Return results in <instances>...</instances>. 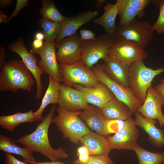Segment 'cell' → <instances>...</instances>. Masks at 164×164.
<instances>
[{
	"mask_svg": "<svg viewBox=\"0 0 164 164\" xmlns=\"http://www.w3.org/2000/svg\"><path fill=\"white\" fill-rule=\"evenodd\" d=\"M57 111L58 115L53 118V123L58 128L64 139L77 144L83 137L91 131L80 118L81 111H71L59 106Z\"/></svg>",
	"mask_w": 164,
	"mask_h": 164,
	"instance_id": "cell-3",
	"label": "cell"
},
{
	"mask_svg": "<svg viewBox=\"0 0 164 164\" xmlns=\"http://www.w3.org/2000/svg\"><path fill=\"white\" fill-rule=\"evenodd\" d=\"M139 136V131L131 117L125 121L124 126L112 136L108 135L111 150H133Z\"/></svg>",
	"mask_w": 164,
	"mask_h": 164,
	"instance_id": "cell-12",
	"label": "cell"
},
{
	"mask_svg": "<svg viewBox=\"0 0 164 164\" xmlns=\"http://www.w3.org/2000/svg\"><path fill=\"white\" fill-rule=\"evenodd\" d=\"M82 41L77 32L65 37L56 44L57 61L60 63L72 64L80 60Z\"/></svg>",
	"mask_w": 164,
	"mask_h": 164,
	"instance_id": "cell-11",
	"label": "cell"
},
{
	"mask_svg": "<svg viewBox=\"0 0 164 164\" xmlns=\"http://www.w3.org/2000/svg\"><path fill=\"white\" fill-rule=\"evenodd\" d=\"M15 141L3 135H0V150L8 154H14L24 159L26 162L31 163L36 162L32 151L27 148L18 146Z\"/></svg>",
	"mask_w": 164,
	"mask_h": 164,
	"instance_id": "cell-26",
	"label": "cell"
},
{
	"mask_svg": "<svg viewBox=\"0 0 164 164\" xmlns=\"http://www.w3.org/2000/svg\"><path fill=\"white\" fill-rule=\"evenodd\" d=\"M73 164H114L109 154L90 155L89 158L85 162H81L78 159L75 160Z\"/></svg>",
	"mask_w": 164,
	"mask_h": 164,
	"instance_id": "cell-32",
	"label": "cell"
},
{
	"mask_svg": "<svg viewBox=\"0 0 164 164\" xmlns=\"http://www.w3.org/2000/svg\"><path fill=\"white\" fill-rule=\"evenodd\" d=\"M77 152L78 155L81 154L89 153L87 148L84 145H82L78 148Z\"/></svg>",
	"mask_w": 164,
	"mask_h": 164,
	"instance_id": "cell-43",
	"label": "cell"
},
{
	"mask_svg": "<svg viewBox=\"0 0 164 164\" xmlns=\"http://www.w3.org/2000/svg\"><path fill=\"white\" fill-rule=\"evenodd\" d=\"M56 108V106L51 107L49 112L37 125L34 131L23 136L15 141L33 152H36L41 153L51 161L66 159L68 157L65 149L62 147L55 149L52 146L49 141L48 131L50 125L53 123Z\"/></svg>",
	"mask_w": 164,
	"mask_h": 164,
	"instance_id": "cell-1",
	"label": "cell"
},
{
	"mask_svg": "<svg viewBox=\"0 0 164 164\" xmlns=\"http://www.w3.org/2000/svg\"><path fill=\"white\" fill-rule=\"evenodd\" d=\"M5 164H27L20 161L10 154H7L5 159Z\"/></svg>",
	"mask_w": 164,
	"mask_h": 164,
	"instance_id": "cell-36",
	"label": "cell"
},
{
	"mask_svg": "<svg viewBox=\"0 0 164 164\" xmlns=\"http://www.w3.org/2000/svg\"><path fill=\"white\" fill-rule=\"evenodd\" d=\"M49 83L45 94L42 99L39 108L33 112L35 121H41L44 117L43 111L49 104L58 103L59 97V89L60 83L55 80L51 76H49Z\"/></svg>",
	"mask_w": 164,
	"mask_h": 164,
	"instance_id": "cell-24",
	"label": "cell"
},
{
	"mask_svg": "<svg viewBox=\"0 0 164 164\" xmlns=\"http://www.w3.org/2000/svg\"><path fill=\"white\" fill-rule=\"evenodd\" d=\"M155 87L164 99V77L161 79L160 83ZM163 105L164 107V104Z\"/></svg>",
	"mask_w": 164,
	"mask_h": 164,
	"instance_id": "cell-38",
	"label": "cell"
},
{
	"mask_svg": "<svg viewBox=\"0 0 164 164\" xmlns=\"http://www.w3.org/2000/svg\"><path fill=\"white\" fill-rule=\"evenodd\" d=\"M152 3L159 5V17L152 27L154 31L159 34L164 33V0H152Z\"/></svg>",
	"mask_w": 164,
	"mask_h": 164,
	"instance_id": "cell-31",
	"label": "cell"
},
{
	"mask_svg": "<svg viewBox=\"0 0 164 164\" xmlns=\"http://www.w3.org/2000/svg\"><path fill=\"white\" fill-rule=\"evenodd\" d=\"M80 117L96 132L106 136L108 135L106 130L107 120L101 108L93 104H88L87 108L81 112Z\"/></svg>",
	"mask_w": 164,
	"mask_h": 164,
	"instance_id": "cell-21",
	"label": "cell"
},
{
	"mask_svg": "<svg viewBox=\"0 0 164 164\" xmlns=\"http://www.w3.org/2000/svg\"><path fill=\"white\" fill-rule=\"evenodd\" d=\"M134 151L139 164H162L164 163V152H153L145 149L138 143Z\"/></svg>",
	"mask_w": 164,
	"mask_h": 164,
	"instance_id": "cell-28",
	"label": "cell"
},
{
	"mask_svg": "<svg viewBox=\"0 0 164 164\" xmlns=\"http://www.w3.org/2000/svg\"><path fill=\"white\" fill-rule=\"evenodd\" d=\"M92 70L100 82L106 85L114 95L127 105L133 113L142 106V104L129 88L112 80L105 74L101 69V64L93 66Z\"/></svg>",
	"mask_w": 164,
	"mask_h": 164,
	"instance_id": "cell-9",
	"label": "cell"
},
{
	"mask_svg": "<svg viewBox=\"0 0 164 164\" xmlns=\"http://www.w3.org/2000/svg\"><path fill=\"white\" fill-rule=\"evenodd\" d=\"M32 110L24 112H18L14 114L0 116V125L4 129L12 132L22 123L32 122L35 118Z\"/></svg>",
	"mask_w": 164,
	"mask_h": 164,
	"instance_id": "cell-27",
	"label": "cell"
},
{
	"mask_svg": "<svg viewBox=\"0 0 164 164\" xmlns=\"http://www.w3.org/2000/svg\"><path fill=\"white\" fill-rule=\"evenodd\" d=\"M58 103L67 110L75 111L87 109L88 104L81 91L60 84Z\"/></svg>",
	"mask_w": 164,
	"mask_h": 164,
	"instance_id": "cell-16",
	"label": "cell"
},
{
	"mask_svg": "<svg viewBox=\"0 0 164 164\" xmlns=\"http://www.w3.org/2000/svg\"><path fill=\"white\" fill-rule=\"evenodd\" d=\"M31 164H34L31 163Z\"/></svg>",
	"mask_w": 164,
	"mask_h": 164,
	"instance_id": "cell-47",
	"label": "cell"
},
{
	"mask_svg": "<svg viewBox=\"0 0 164 164\" xmlns=\"http://www.w3.org/2000/svg\"><path fill=\"white\" fill-rule=\"evenodd\" d=\"M114 39L105 32L96 37L94 39L82 41L80 60L91 69L99 60H104L107 56L108 50L113 45Z\"/></svg>",
	"mask_w": 164,
	"mask_h": 164,
	"instance_id": "cell-6",
	"label": "cell"
},
{
	"mask_svg": "<svg viewBox=\"0 0 164 164\" xmlns=\"http://www.w3.org/2000/svg\"><path fill=\"white\" fill-rule=\"evenodd\" d=\"M143 60L136 62L130 67L129 88L142 104L148 89L157 75L164 72V67L153 69L145 66Z\"/></svg>",
	"mask_w": 164,
	"mask_h": 164,
	"instance_id": "cell-4",
	"label": "cell"
},
{
	"mask_svg": "<svg viewBox=\"0 0 164 164\" xmlns=\"http://www.w3.org/2000/svg\"><path fill=\"white\" fill-rule=\"evenodd\" d=\"M34 164H66L63 162L59 161L58 160L56 161H51L50 162H45L44 161L39 162H35L32 163Z\"/></svg>",
	"mask_w": 164,
	"mask_h": 164,
	"instance_id": "cell-40",
	"label": "cell"
},
{
	"mask_svg": "<svg viewBox=\"0 0 164 164\" xmlns=\"http://www.w3.org/2000/svg\"><path fill=\"white\" fill-rule=\"evenodd\" d=\"M105 0H97L96 2V6L98 10L104 4Z\"/></svg>",
	"mask_w": 164,
	"mask_h": 164,
	"instance_id": "cell-45",
	"label": "cell"
},
{
	"mask_svg": "<svg viewBox=\"0 0 164 164\" xmlns=\"http://www.w3.org/2000/svg\"><path fill=\"white\" fill-rule=\"evenodd\" d=\"M29 2V0H17L16 7L14 12L9 18L4 20L3 22L8 23L13 17H15L20 10L28 6Z\"/></svg>",
	"mask_w": 164,
	"mask_h": 164,
	"instance_id": "cell-34",
	"label": "cell"
},
{
	"mask_svg": "<svg viewBox=\"0 0 164 164\" xmlns=\"http://www.w3.org/2000/svg\"><path fill=\"white\" fill-rule=\"evenodd\" d=\"M164 104V98L155 88L152 86L147 90L144 102L137 111L146 118L157 119L160 127L163 128L164 115L162 107Z\"/></svg>",
	"mask_w": 164,
	"mask_h": 164,
	"instance_id": "cell-14",
	"label": "cell"
},
{
	"mask_svg": "<svg viewBox=\"0 0 164 164\" xmlns=\"http://www.w3.org/2000/svg\"><path fill=\"white\" fill-rule=\"evenodd\" d=\"M80 142L87 149L90 155L109 154L111 150L108 137L91 131Z\"/></svg>",
	"mask_w": 164,
	"mask_h": 164,
	"instance_id": "cell-22",
	"label": "cell"
},
{
	"mask_svg": "<svg viewBox=\"0 0 164 164\" xmlns=\"http://www.w3.org/2000/svg\"><path fill=\"white\" fill-rule=\"evenodd\" d=\"M59 69L63 82L70 87L77 84L92 88L100 82L92 70L80 60L72 64H59Z\"/></svg>",
	"mask_w": 164,
	"mask_h": 164,
	"instance_id": "cell-5",
	"label": "cell"
},
{
	"mask_svg": "<svg viewBox=\"0 0 164 164\" xmlns=\"http://www.w3.org/2000/svg\"><path fill=\"white\" fill-rule=\"evenodd\" d=\"M35 79L22 60L6 63L0 71V91L16 92L19 90L31 92Z\"/></svg>",
	"mask_w": 164,
	"mask_h": 164,
	"instance_id": "cell-2",
	"label": "cell"
},
{
	"mask_svg": "<svg viewBox=\"0 0 164 164\" xmlns=\"http://www.w3.org/2000/svg\"><path fill=\"white\" fill-rule=\"evenodd\" d=\"M13 1V0H0V6L5 8L11 4Z\"/></svg>",
	"mask_w": 164,
	"mask_h": 164,
	"instance_id": "cell-42",
	"label": "cell"
},
{
	"mask_svg": "<svg viewBox=\"0 0 164 164\" xmlns=\"http://www.w3.org/2000/svg\"><path fill=\"white\" fill-rule=\"evenodd\" d=\"M5 51L4 47L2 45L0 46V67H2L6 63L5 60Z\"/></svg>",
	"mask_w": 164,
	"mask_h": 164,
	"instance_id": "cell-37",
	"label": "cell"
},
{
	"mask_svg": "<svg viewBox=\"0 0 164 164\" xmlns=\"http://www.w3.org/2000/svg\"><path fill=\"white\" fill-rule=\"evenodd\" d=\"M80 34L82 41L94 39L96 37L95 34L92 31L88 29H81Z\"/></svg>",
	"mask_w": 164,
	"mask_h": 164,
	"instance_id": "cell-35",
	"label": "cell"
},
{
	"mask_svg": "<svg viewBox=\"0 0 164 164\" xmlns=\"http://www.w3.org/2000/svg\"><path fill=\"white\" fill-rule=\"evenodd\" d=\"M101 109L107 121L115 120L125 121L131 117L134 113L127 105L114 95Z\"/></svg>",
	"mask_w": 164,
	"mask_h": 164,
	"instance_id": "cell-23",
	"label": "cell"
},
{
	"mask_svg": "<svg viewBox=\"0 0 164 164\" xmlns=\"http://www.w3.org/2000/svg\"><path fill=\"white\" fill-rule=\"evenodd\" d=\"M56 45L45 41L43 46L38 49H32L30 52L38 54L41 60L38 62L39 68L49 76L59 83L63 82L57 63L56 52Z\"/></svg>",
	"mask_w": 164,
	"mask_h": 164,
	"instance_id": "cell-13",
	"label": "cell"
},
{
	"mask_svg": "<svg viewBox=\"0 0 164 164\" xmlns=\"http://www.w3.org/2000/svg\"><path fill=\"white\" fill-rule=\"evenodd\" d=\"M7 16L3 12L0 11V23L3 22V21L6 19Z\"/></svg>",
	"mask_w": 164,
	"mask_h": 164,
	"instance_id": "cell-46",
	"label": "cell"
},
{
	"mask_svg": "<svg viewBox=\"0 0 164 164\" xmlns=\"http://www.w3.org/2000/svg\"><path fill=\"white\" fill-rule=\"evenodd\" d=\"M42 8L40 9L42 17L60 23H61L66 18L56 8L54 2L50 0H42Z\"/></svg>",
	"mask_w": 164,
	"mask_h": 164,
	"instance_id": "cell-30",
	"label": "cell"
},
{
	"mask_svg": "<svg viewBox=\"0 0 164 164\" xmlns=\"http://www.w3.org/2000/svg\"><path fill=\"white\" fill-rule=\"evenodd\" d=\"M43 40L35 39L32 43V48L33 49H38L41 48L43 46Z\"/></svg>",
	"mask_w": 164,
	"mask_h": 164,
	"instance_id": "cell-39",
	"label": "cell"
},
{
	"mask_svg": "<svg viewBox=\"0 0 164 164\" xmlns=\"http://www.w3.org/2000/svg\"><path fill=\"white\" fill-rule=\"evenodd\" d=\"M118 15L120 16L119 26L127 25L137 16L142 18L144 10L151 3L150 0H117Z\"/></svg>",
	"mask_w": 164,
	"mask_h": 164,
	"instance_id": "cell-15",
	"label": "cell"
},
{
	"mask_svg": "<svg viewBox=\"0 0 164 164\" xmlns=\"http://www.w3.org/2000/svg\"><path fill=\"white\" fill-rule=\"evenodd\" d=\"M154 31L149 22L135 19L127 25L117 26L113 38L122 36L135 42L144 49L153 40Z\"/></svg>",
	"mask_w": 164,
	"mask_h": 164,
	"instance_id": "cell-8",
	"label": "cell"
},
{
	"mask_svg": "<svg viewBox=\"0 0 164 164\" xmlns=\"http://www.w3.org/2000/svg\"><path fill=\"white\" fill-rule=\"evenodd\" d=\"M125 121L119 120L107 121L106 130L108 135L120 131L123 127Z\"/></svg>",
	"mask_w": 164,
	"mask_h": 164,
	"instance_id": "cell-33",
	"label": "cell"
},
{
	"mask_svg": "<svg viewBox=\"0 0 164 164\" xmlns=\"http://www.w3.org/2000/svg\"><path fill=\"white\" fill-rule=\"evenodd\" d=\"M78 159L82 162H85L88 160L90 155L89 153H86L78 155Z\"/></svg>",
	"mask_w": 164,
	"mask_h": 164,
	"instance_id": "cell-41",
	"label": "cell"
},
{
	"mask_svg": "<svg viewBox=\"0 0 164 164\" xmlns=\"http://www.w3.org/2000/svg\"><path fill=\"white\" fill-rule=\"evenodd\" d=\"M98 14L97 10H91L79 13L75 16L66 17L60 23V29L55 41L56 45L62 39L76 33L81 26L93 21Z\"/></svg>",
	"mask_w": 164,
	"mask_h": 164,
	"instance_id": "cell-17",
	"label": "cell"
},
{
	"mask_svg": "<svg viewBox=\"0 0 164 164\" xmlns=\"http://www.w3.org/2000/svg\"><path fill=\"white\" fill-rule=\"evenodd\" d=\"M34 37L35 39L43 40L45 38V36L43 32L38 31L35 33Z\"/></svg>",
	"mask_w": 164,
	"mask_h": 164,
	"instance_id": "cell-44",
	"label": "cell"
},
{
	"mask_svg": "<svg viewBox=\"0 0 164 164\" xmlns=\"http://www.w3.org/2000/svg\"><path fill=\"white\" fill-rule=\"evenodd\" d=\"M38 23L42 28L45 42L55 43L60 29V24L42 17L39 19Z\"/></svg>",
	"mask_w": 164,
	"mask_h": 164,
	"instance_id": "cell-29",
	"label": "cell"
},
{
	"mask_svg": "<svg viewBox=\"0 0 164 164\" xmlns=\"http://www.w3.org/2000/svg\"><path fill=\"white\" fill-rule=\"evenodd\" d=\"M108 55L130 66L134 63L144 60L148 56L147 52L135 42L118 36L114 39Z\"/></svg>",
	"mask_w": 164,
	"mask_h": 164,
	"instance_id": "cell-7",
	"label": "cell"
},
{
	"mask_svg": "<svg viewBox=\"0 0 164 164\" xmlns=\"http://www.w3.org/2000/svg\"><path fill=\"white\" fill-rule=\"evenodd\" d=\"M101 65V69L110 79L124 87L129 88L130 66L108 55Z\"/></svg>",
	"mask_w": 164,
	"mask_h": 164,
	"instance_id": "cell-18",
	"label": "cell"
},
{
	"mask_svg": "<svg viewBox=\"0 0 164 164\" xmlns=\"http://www.w3.org/2000/svg\"><path fill=\"white\" fill-rule=\"evenodd\" d=\"M73 87L84 93L87 104L94 105L101 108L114 96L107 87L101 82L92 88L85 87L77 84H74Z\"/></svg>",
	"mask_w": 164,
	"mask_h": 164,
	"instance_id": "cell-19",
	"label": "cell"
},
{
	"mask_svg": "<svg viewBox=\"0 0 164 164\" xmlns=\"http://www.w3.org/2000/svg\"><path fill=\"white\" fill-rule=\"evenodd\" d=\"M103 14L93 20L94 23L103 27L105 33L113 37L117 26L115 21L118 15L117 2L114 4L108 3L104 7Z\"/></svg>",
	"mask_w": 164,
	"mask_h": 164,
	"instance_id": "cell-25",
	"label": "cell"
},
{
	"mask_svg": "<svg viewBox=\"0 0 164 164\" xmlns=\"http://www.w3.org/2000/svg\"><path fill=\"white\" fill-rule=\"evenodd\" d=\"M134 113L135 125L141 128L147 133L150 143L157 148L164 147V129L156 126L155 120L146 118L137 111Z\"/></svg>",
	"mask_w": 164,
	"mask_h": 164,
	"instance_id": "cell-20",
	"label": "cell"
},
{
	"mask_svg": "<svg viewBox=\"0 0 164 164\" xmlns=\"http://www.w3.org/2000/svg\"><path fill=\"white\" fill-rule=\"evenodd\" d=\"M8 47L10 52L15 53L20 56L25 65L34 78L37 85L35 98L37 99H39L43 90L41 76L44 72L37 65L36 58L34 53L28 51L25 46L23 39L22 37L19 38L15 42L10 43Z\"/></svg>",
	"mask_w": 164,
	"mask_h": 164,
	"instance_id": "cell-10",
	"label": "cell"
}]
</instances>
